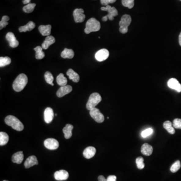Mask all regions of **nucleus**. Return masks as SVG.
<instances>
[{
	"label": "nucleus",
	"mask_w": 181,
	"mask_h": 181,
	"mask_svg": "<svg viewBox=\"0 0 181 181\" xmlns=\"http://www.w3.org/2000/svg\"><path fill=\"white\" fill-rule=\"evenodd\" d=\"M28 83L27 76L21 74L17 76L13 83V88L16 92H19L24 89Z\"/></svg>",
	"instance_id": "nucleus-1"
},
{
	"label": "nucleus",
	"mask_w": 181,
	"mask_h": 181,
	"mask_svg": "<svg viewBox=\"0 0 181 181\" xmlns=\"http://www.w3.org/2000/svg\"><path fill=\"white\" fill-rule=\"evenodd\" d=\"M5 122L8 126H11L12 128L18 131H21L24 129V125L17 118L12 115H9L5 118Z\"/></svg>",
	"instance_id": "nucleus-2"
},
{
	"label": "nucleus",
	"mask_w": 181,
	"mask_h": 181,
	"mask_svg": "<svg viewBox=\"0 0 181 181\" xmlns=\"http://www.w3.org/2000/svg\"><path fill=\"white\" fill-rule=\"evenodd\" d=\"M101 28L100 23L94 18L90 19L87 22L85 32L86 34H89L92 32H97Z\"/></svg>",
	"instance_id": "nucleus-3"
},
{
	"label": "nucleus",
	"mask_w": 181,
	"mask_h": 181,
	"mask_svg": "<svg viewBox=\"0 0 181 181\" xmlns=\"http://www.w3.org/2000/svg\"><path fill=\"white\" fill-rule=\"evenodd\" d=\"M101 100H102V98L99 93H94L90 95L89 99L88 100V102L87 103V109L89 110H91L92 109L95 108V107L98 105Z\"/></svg>",
	"instance_id": "nucleus-4"
},
{
	"label": "nucleus",
	"mask_w": 181,
	"mask_h": 181,
	"mask_svg": "<svg viewBox=\"0 0 181 181\" xmlns=\"http://www.w3.org/2000/svg\"><path fill=\"white\" fill-rule=\"evenodd\" d=\"M102 11L108 12V14L107 15L102 18V21L104 22H106L107 21L108 19L113 21L114 20V18L116 17L118 14V11L114 7H111L110 5H107L106 7H103L101 8Z\"/></svg>",
	"instance_id": "nucleus-5"
},
{
	"label": "nucleus",
	"mask_w": 181,
	"mask_h": 181,
	"mask_svg": "<svg viewBox=\"0 0 181 181\" xmlns=\"http://www.w3.org/2000/svg\"><path fill=\"white\" fill-rule=\"evenodd\" d=\"M131 18L129 15H124L119 22V31L122 34H125L128 32V28L131 22Z\"/></svg>",
	"instance_id": "nucleus-6"
},
{
	"label": "nucleus",
	"mask_w": 181,
	"mask_h": 181,
	"mask_svg": "<svg viewBox=\"0 0 181 181\" xmlns=\"http://www.w3.org/2000/svg\"><path fill=\"white\" fill-rule=\"evenodd\" d=\"M90 115L95 121L99 123H102L105 119L103 114L96 108H94L90 111Z\"/></svg>",
	"instance_id": "nucleus-7"
},
{
	"label": "nucleus",
	"mask_w": 181,
	"mask_h": 181,
	"mask_svg": "<svg viewBox=\"0 0 181 181\" xmlns=\"http://www.w3.org/2000/svg\"><path fill=\"white\" fill-rule=\"evenodd\" d=\"M45 147L50 150H55L59 147V143L57 140L54 139H47L44 141Z\"/></svg>",
	"instance_id": "nucleus-8"
},
{
	"label": "nucleus",
	"mask_w": 181,
	"mask_h": 181,
	"mask_svg": "<svg viewBox=\"0 0 181 181\" xmlns=\"http://www.w3.org/2000/svg\"><path fill=\"white\" fill-rule=\"evenodd\" d=\"M84 11L82 9H76L73 13L74 20L76 23H81L84 21L86 16L83 14Z\"/></svg>",
	"instance_id": "nucleus-9"
},
{
	"label": "nucleus",
	"mask_w": 181,
	"mask_h": 181,
	"mask_svg": "<svg viewBox=\"0 0 181 181\" xmlns=\"http://www.w3.org/2000/svg\"><path fill=\"white\" fill-rule=\"evenodd\" d=\"M109 52L106 49H102L97 52L95 54V58L97 61H103L107 59L109 57Z\"/></svg>",
	"instance_id": "nucleus-10"
},
{
	"label": "nucleus",
	"mask_w": 181,
	"mask_h": 181,
	"mask_svg": "<svg viewBox=\"0 0 181 181\" xmlns=\"http://www.w3.org/2000/svg\"><path fill=\"white\" fill-rule=\"evenodd\" d=\"M6 38L8 41L9 46L12 48H16L19 45V42L15 36L14 33L8 32L6 34Z\"/></svg>",
	"instance_id": "nucleus-11"
},
{
	"label": "nucleus",
	"mask_w": 181,
	"mask_h": 181,
	"mask_svg": "<svg viewBox=\"0 0 181 181\" xmlns=\"http://www.w3.org/2000/svg\"><path fill=\"white\" fill-rule=\"evenodd\" d=\"M72 90V87L69 85L61 86V88L57 91V96L58 97V98H61L67 94L70 93Z\"/></svg>",
	"instance_id": "nucleus-12"
},
{
	"label": "nucleus",
	"mask_w": 181,
	"mask_h": 181,
	"mask_svg": "<svg viewBox=\"0 0 181 181\" xmlns=\"http://www.w3.org/2000/svg\"><path fill=\"white\" fill-rule=\"evenodd\" d=\"M54 177L55 180L57 181H64L68 179L69 177V174L65 170H60L55 172Z\"/></svg>",
	"instance_id": "nucleus-13"
},
{
	"label": "nucleus",
	"mask_w": 181,
	"mask_h": 181,
	"mask_svg": "<svg viewBox=\"0 0 181 181\" xmlns=\"http://www.w3.org/2000/svg\"><path fill=\"white\" fill-rule=\"evenodd\" d=\"M168 86L172 89H174L178 92H181V85L178 81L175 78H172L168 82Z\"/></svg>",
	"instance_id": "nucleus-14"
},
{
	"label": "nucleus",
	"mask_w": 181,
	"mask_h": 181,
	"mask_svg": "<svg viewBox=\"0 0 181 181\" xmlns=\"http://www.w3.org/2000/svg\"><path fill=\"white\" fill-rule=\"evenodd\" d=\"M54 118V112L51 108L47 107L45 109L44 112V119L47 124L50 123Z\"/></svg>",
	"instance_id": "nucleus-15"
},
{
	"label": "nucleus",
	"mask_w": 181,
	"mask_h": 181,
	"mask_svg": "<svg viewBox=\"0 0 181 181\" xmlns=\"http://www.w3.org/2000/svg\"><path fill=\"white\" fill-rule=\"evenodd\" d=\"M96 153V150L93 146H89L85 149L83 151V156L87 159L92 158L95 156Z\"/></svg>",
	"instance_id": "nucleus-16"
},
{
	"label": "nucleus",
	"mask_w": 181,
	"mask_h": 181,
	"mask_svg": "<svg viewBox=\"0 0 181 181\" xmlns=\"http://www.w3.org/2000/svg\"><path fill=\"white\" fill-rule=\"evenodd\" d=\"M38 164V161L35 156H30L27 158L24 163V166L25 168H30L31 167Z\"/></svg>",
	"instance_id": "nucleus-17"
},
{
	"label": "nucleus",
	"mask_w": 181,
	"mask_h": 181,
	"mask_svg": "<svg viewBox=\"0 0 181 181\" xmlns=\"http://www.w3.org/2000/svg\"><path fill=\"white\" fill-rule=\"evenodd\" d=\"M51 26L50 25H40L38 27V30L42 36H50L51 33Z\"/></svg>",
	"instance_id": "nucleus-18"
},
{
	"label": "nucleus",
	"mask_w": 181,
	"mask_h": 181,
	"mask_svg": "<svg viewBox=\"0 0 181 181\" xmlns=\"http://www.w3.org/2000/svg\"><path fill=\"white\" fill-rule=\"evenodd\" d=\"M55 39L53 36H48L45 38V40L42 44V47L43 50H47L50 46L55 43Z\"/></svg>",
	"instance_id": "nucleus-19"
},
{
	"label": "nucleus",
	"mask_w": 181,
	"mask_h": 181,
	"mask_svg": "<svg viewBox=\"0 0 181 181\" xmlns=\"http://www.w3.org/2000/svg\"><path fill=\"white\" fill-rule=\"evenodd\" d=\"M24 159V155L23 151H20L15 153L13 154L12 157V160L14 163H16L17 164H21Z\"/></svg>",
	"instance_id": "nucleus-20"
},
{
	"label": "nucleus",
	"mask_w": 181,
	"mask_h": 181,
	"mask_svg": "<svg viewBox=\"0 0 181 181\" xmlns=\"http://www.w3.org/2000/svg\"><path fill=\"white\" fill-rule=\"evenodd\" d=\"M141 152L145 156H150L153 152V146L148 143H144L142 146Z\"/></svg>",
	"instance_id": "nucleus-21"
},
{
	"label": "nucleus",
	"mask_w": 181,
	"mask_h": 181,
	"mask_svg": "<svg viewBox=\"0 0 181 181\" xmlns=\"http://www.w3.org/2000/svg\"><path fill=\"white\" fill-rule=\"evenodd\" d=\"M35 27V24L33 22H29L26 25L21 26L19 28L20 32H26V31H30Z\"/></svg>",
	"instance_id": "nucleus-22"
},
{
	"label": "nucleus",
	"mask_w": 181,
	"mask_h": 181,
	"mask_svg": "<svg viewBox=\"0 0 181 181\" xmlns=\"http://www.w3.org/2000/svg\"><path fill=\"white\" fill-rule=\"evenodd\" d=\"M67 75L69 77V79L72 80L74 82L78 83L79 81V76L76 72L72 69H69L67 71Z\"/></svg>",
	"instance_id": "nucleus-23"
},
{
	"label": "nucleus",
	"mask_w": 181,
	"mask_h": 181,
	"mask_svg": "<svg viewBox=\"0 0 181 181\" xmlns=\"http://www.w3.org/2000/svg\"><path fill=\"white\" fill-rule=\"evenodd\" d=\"M74 128V126L72 125L68 124L66 125V126L62 129L63 132L65 135V137L66 139H69L72 137V130Z\"/></svg>",
	"instance_id": "nucleus-24"
},
{
	"label": "nucleus",
	"mask_w": 181,
	"mask_h": 181,
	"mask_svg": "<svg viewBox=\"0 0 181 181\" xmlns=\"http://www.w3.org/2000/svg\"><path fill=\"white\" fill-rule=\"evenodd\" d=\"M74 52L72 50L65 48L61 54V57L64 58H72L74 57Z\"/></svg>",
	"instance_id": "nucleus-25"
},
{
	"label": "nucleus",
	"mask_w": 181,
	"mask_h": 181,
	"mask_svg": "<svg viewBox=\"0 0 181 181\" xmlns=\"http://www.w3.org/2000/svg\"><path fill=\"white\" fill-rule=\"evenodd\" d=\"M163 126L164 129L167 130V131L170 134L174 135V133H175V130L173 126V124L170 121L168 120L164 122L163 124Z\"/></svg>",
	"instance_id": "nucleus-26"
},
{
	"label": "nucleus",
	"mask_w": 181,
	"mask_h": 181,
	"mask_svg": "<svg viewBox=\"0 0 181 181\" xmlns=\"http://www.w3.org/2000/svg\"><path fill=\"white\" fill-rule=\"evenodd\" d=\"M42 50V47L40 46H38L34 48V50L36 52L35 58L37 60H41L45 57V54L43 51Z\"/></svg>",
	"instance_id": "nucleus-27"
},
{
	"label": "nucleus",
	"mask_w": 181,
	"mask_h": 181,
	"mask_svg": "<svg viewBox=\"0 0 181 181\" xmlns=\"http://www.w3.org/2000/svg\"><path fill=\"white\" fill-rule=\"evenodd\" d=\"M57 82L58 85L61 86H66L68 83L67 78L65 77L63 74H60L57 78Z\"/></svg>",
	"instance_id": "nucleus-28"
},
{
	"label": "nucleus",
	"mask_w": 181,
	"mask_h": 181,
	"mask_svg": "<svg viewBox=\"0 0 181 181\" xmlns=\"http://www.w3.org/2000/svg\"><path fill=\"white\" fill-rule=\"evenodd\" d=\"M9 137L7 133L1 132H0V146H3L6 145L9 141Z\"/></svg>",
	"instance_id": "nucleus-29"
},
{
	"label": "nucleus",
	"mask_w": 181,
	"mask_h": 181,
	"mask_svg": "<svg viewBox=\"0 0 181 181\" xmlns=\"http://www.w3.org/2000/svg\"><path fill=\"white\" fill-rule=\"evenodd\" d=\"M36 6L35 4L34 3H30L27 4L26 6H24L23 8V11L26 13H32L34 11L35 7Z\"/></svg>",
	"instance_id": "nucleus-30"
},
{
	"label": "nucleus",
	"mask_w": 181,
	"mask_h": 181,
	"mask_svg": "<svg viewBox=\"0 0 181 181\" xmlns=\"http://www.w3.org/2000/svg\"><path fill=\"white\" fill-rule=\"evenodd\" d=\"M11 62V60L8 57H0V67H5L6 65H10Z\"/></svg>",
	"instance_id": "nucleus-31"
},
{
	"label": "nucleus",
	"mask_w": 181,
	"mask_h": 181,
	"mask_svg": "<svg viewBox=\"0 0 181 181\" xmlns=\"http://www.w3.org/2000/svg\"><path fill=\"white\" fill-rule=\"evenodd\" d=\"M44 78H45V81L47 83L53 86H54V83H53V81L54 80V76L50 72H45V75H44Z\"/></svg>",
	"instance_id": "nucleus-32"
},
{
	"label": "nucleus",
	"mask_w": 181,
	"mask_h": 181,
	"mask_svg": "<svg viewBox=\"0 0 181 181\" xmlns=\"http://www.w3.org/2000/svg\"><path fill=\"white\" fill-rule=\"evenodd\" d=\"M123 6L129 9H132L135 5V0H122Z\"/></svg>",
	"instance_id": "nucleus-33"
},
{
	"label": "nucleus",
	"mask_w": 181,
	"mask_h": 181,
	"mask_svg": "<svg viewBox=\"0 0 181 181\" xmlns=\"http://www.w3.org/2000/svg\"><path fill=\"white\" fill-rule=\"evenodd\" d=\"M9 20H10V18L8 16H4L2 17L1 21L0 22V29L1 30L8 25V21Z\"/></svg>",
	"instance_id": "nucleus-34"
},
{
	"label": "nucleus",
	"mask_w": 181,
	"mask_h": 181,
	"mask_svg": "<svg viewBox=\"0 0 181 181\" xmlns=\"http://www.w3.org/2000/svg\"><path fill=\"white\" fill-rule=\"evenodd\" d=\"M144 159L142 157H137L136 159V164L137 165V168L140 170H142L145 167V164H144Z\"/></svg>",
	"instance_id": "nucleus-35"
},
{
	"label": "nucleus",
	"mask_w": 181,
	"mask_h": 181,
	"mask_svg": "<svg viewBox=\"0 0 181 181\" xmlns=\"http://www.w3.org/2000/svg\"><path fill=\"white\" fill-rule=\"evenodd\" d=\"M181 163L179 161H175V163L172 164V166L170 168V171H171L172 173H175L180 169L181 168Z\"/></svg>",
	"instance_id": "nucleus-36"
},
{
	"label": "nucleus",
	"mask_w": 181,
	"mask_h": 181,
	"mask_svg": "<svg viewBox=\"0 0 181 181\" xmlns=\"http://www.w3.org/2000/svg\"><path fill=\"white\" fill-rule=\"evenodd\" d=\"M153 133V129L147 128L146 129V130H143V131H142V136L143 138H146L147 136L150 135Z\"/></svg>",
	"instance_id": "nucleus-37"
},
{
	"label": "nucleus",
	"mask_w": 181,
	"mask_h": 181,
	"mask_svg": "<svg viewBox=\"0 0 181 181\" xmlns=\"http://www.w3.org/2000/svg\"><path fill=\"white\" fill-rule=\"evenodd\" d=\"M173 126L175 128L181 129V119L176 118L174 119L173 122Z\"/></svg>",
	"instance_id": "nucleus-38"
},
{
	"label": "nucleus",
	"mask_w": 181,
	"mask_h": 181,
	"mask_svg": "<svg viewBox=\"0 0 181 181\" xmlns=\"http://www.w3.org/2000/svg\"><path fill=\"white\" fill-rule=\"evenodd\" d=\"M116 1V0H101V4L104 6H107L109 4H112Z\"/></svg>",
	"instance_id": "nucleus-39"
},
{
	"label": "nucleus",
	"mask_w": 181,
	"mask_h": 181,
	"mask_svg": "<svg viewBox=\"0 0 181 181\" xmlns=\"http://www.w3.org/2000/svg\"><path fill=\"white\" fill-rule=\"evenodd\" d=\"M116 178L115 175H109L107 179V181H116Z\"/></svg>",
	"instance_id": "nucleus-40"
},
{
	"label": "nucleus",
	"mask_w": 181,
	"mask_h": 181,
	"mask_svg": "<svg viewBox=\"0 0 181 181\" xmlns=\"http://www.w3.org/2000/svg\"><path fill=\"white\" fill-rule=\"evenodd\" d=\"M98 180L99 181H107V179H105V177L103 175H100L98 177Z\"/></svg>",
	"instance_id": "nucleus-41"
},
{
	"label": "nucleus",
	"mask_w": 181,
	"mask_h": 181,
	"mask_svg": "<svg viewBox=\"0 0 181 181\" xmlns=\"http://www.w3.org/2000/svg\"><path fill=\"white\" fill-rule=\"evenodd\" d=\"M31 0H23L22 2L24 4L27 5L30 4Z\"/></svg>",
	"instance_id": "nucleus-42"
},
{
	"label": "nucleus",
	"mask_w": 181,
	"mask_h": 181,
	"mask_svg": "<svg viewBox=\"0 0 181 181\" xmlns=\"http://www.w3.org/2000/svg\"><path fill=\"white\" fill-rule=\"evenodd\" d=\"M179 44L181 46V33L179 35Z\"/></svg>",
	"instance_id": "nucleus-43"
},
{
	"label": "nucleus",
	"mask_w": 181,
	"mask_h": 181,
	"mask_svg": "<svg viewBox=\"0 0 181 181\" xmlns=\"http://www.w3.org/2000/svg\"><path fill=\"white\" fill-rule=\"evenodd\" d=\"M6 181V180H4V181Z\"/></svg>",
	"instance_id": "nucleus-44"
},
{
	"label": "nucleus",
	"mask_w": 181,
	"mask_h": 181,
	"mask_svg": "<svg viewBox=\"0 0 181 181\" xmlns=\"http://www.w3.org/2000/svg\"></svg>",
	"instance_id": "nucleus-45"
}]
</instances>
